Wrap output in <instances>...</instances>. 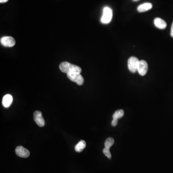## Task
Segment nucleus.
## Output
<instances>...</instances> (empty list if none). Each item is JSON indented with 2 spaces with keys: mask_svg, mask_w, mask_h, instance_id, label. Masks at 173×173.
Wrapping results in <instances>:
<instances>
[{
  "mask_svg": "<svg viewBox=\"0 0 173 173\" xmlns=\"http://www.w3.org/2000/svg\"><path fill=\"white\" fill-rule=\"evenodd\" d=\"M59 68L62 72L66 74L70 72H77L80 73L82 71L80 67L67 62L61 63L59 65Z\"/></svg>",
  "mask_w": 173,
  "mask_h": 173,
  "instance_id": "1",
  "label": "nucleus"
},
{
  "mask_svg": "<svg viewBox=\"0 0 173 173\" xmlns=\"http://www.w3.org/2000/svg\"><path fill=\"white\" fill-rule=\"evenodd\" d=\"M67 77L71 81L76 82L77 85L81 86L84 83V78L80 73L77 72H70L67 74Z\"/></svg>",
  "mask_w": 173,
  "mask_h": 173,
  "instance_id": "2",
  "label": "nucleus"
},
{
  "mask_svg": "<svg viewBox=\"0 0 173 173\" xmlns=\"http://www.w3.org/2000/svg\"><path fill=\"white\" fill-rule=\"evenodd\" d=\"M112 17V9L108 7L104 8L103 14L101 21L103 24H108L111 21Z\"/></svg>",
  "mask_w": 173,
  "mask_h": 173,
  "instance_id": "3",
  "label": "nucleus"
},
{
  "mask_svg": "<svg viewBox=\"0 0 173 173\" xmlns=\"http://www.w3.org/2000/svg\"><path fill=\"white\" fill-rule=\"evenodd\" d=\"M139 61L137 57L132 56L128 60V67L132 73H135L138 70Z\"/></svg>",
  "mask_w": 173,
  "mask_h": 173,
  "instance_id": "4",
  "label": "nucleus"
},
{
  "mask_svg": "<svg viewBox=\"0 0 173 173\" xmlns=\"http://www.w3.org/2000/svg\"><path fill=\"white\" fill-rule=\"evenodd\" d=\"M34 120L36 123L40 127H43L45 125V121L42 116V113L41 111H36L33 114Z\"/></svg>",
  "mask_w": 173,
  "mask_h": 173,
  "instance_id": "5",
  "label": "nucleus"
},
{
  "mask_svg": "<svg viewBox=\"0 0 173 173\" xmlns=\"http://www.w3.org/2000/svg\"><path fill=\"white\" fill-rule=\"evenodd\" d=\"M15 153L18 156L22 158H28L30 155L29 150L21 146L17 147L15 149Z\"/></svg>",
  "mask_w": 173,
  "mask_h": 173,
  "instance_id": "6",
  "label": "nucleus"
},
{
  "mask_svg": "<svg viewBox=\"0 0 173 173\" xmlns=\"http://www.w3.org/2000/svg\"><path fill=\"white\" fill-rule=\"evenodd\" d=\"M1 43L5 47H12L15 45V41L13 37L7 36L1 39Z\"/></svg>",
  "mask_w": 173,
  "mask_h": 173,
  "instance_id": "7",
  "label": "nucleus"
},
{
  "mask_svg": "<svg viewBox=\"0 0 173 173\" xmlns=\"http://www.w3.org/2000/svg\"><path fill=\"white\" fill-rule=\"evenodd\" d=\"M148 70V64L144 60L139 61L137 71L139 75L144 76L146 74Z\"/></svg>",
  "mask_w": 173,
  "mask_h": 173,
  "instance_id": "8",
  "label": "nucleus"
},
{
  "mask_svg": "<svg viewBox=\"0 0 173 173\" xmlns=\"http://www.w3.org/2000/svg\"><path fill=\"white\" fill-rule=\"evenodd\" d=\"M154 24L156 27L159 29H165L166 28V22L160 18H155L154 20Z\"/></svg>",
  "mask_w": 173,
  "mask_h": 173,
  "instance_id": "9",
  "label": "nucleus"
},
{
  "mask_svg": "<svg viewBox=\"0 0 173 173\" xmlns=\"http://www.w3.org/2000/svg\"><path fill=\"white\" fill-rule=\"evenodd\" d=\"M13 102V97L10 94L4 95L2 100V104L5 108L9 107Z\"/></svg>",
  "mask_w": 173,
  "mask_h": 173,
  "instance_id": "10",
  "label": "nucleus"
},
{
  "mask_svg": "<svg viewBox=\"0 0 173 173\" xmlns=\"http://www.w3.org/2000/svg\"><path fill=\"white\" fill-rule=\"evenodd\" d=\"M153 7V4L151 3H146L142 4L138 7L137 10L139 12L142 13L147 11H149L152 9Z\"/></svg>",
  "mask_w": 173,
  "mask_h": 173,
  "instance_id": "11",
  "label": "nucleus"
},
{
  "mask_svg": "<svg viewBox=\"0 0 173 173\" xmlns=\"http://www.w3.org/2000/svg\"><path fill=\"white\" fill-rule=\"evenodd\" d=\"M86 143L85 140H81L75 147V150L76 152L80 153L86 148Z\"/></svg>",
  "mask_w": 173,
  "mask_h": 173,
  "instance_id": "12",
  "label": "nucleus"
},
{
  "mask_svg": "<svg viewBox=\"0 0 173 173\" xmlns=\"http://www.w3.org/2000/svg\"><path fill=\"white\" fill-rule=\"evenodd\" d=\"M124 115V112L123 110H119L116 111L114 115H112V118L113 119H120L121 118H122L123 116Z\"/></svg>",
  "mask_w": 173,
  "mask_h": 173,
  "instance_id": "13",
  "label": "nucleus"
},
{
  "mask_svg": "<svg viewBox=\"0 0 173 173\" xmlns=\"http://www.w3.org/2000/svg\"><path fill=\"white\" fill-rule=\"evenodd\" d=\"M115 143V140L112 138H108L107 139L105 140L104 143V146L105 148H109L110 149Z\"/></svg>",
  "mask_w": 173,
  "mask_h": 173,
  "instance_id": "14",
  "label": "nucleus"
},
{
  "mask_svg": "<svg viewBox=\"0 0 173 173\" xmlns=\"http://www.w3.org/2000/svg\"><path fill=\"white\" fill-rule=\"evenodd\" d=\"M103 153H104V155L106 156L109 159H111L112 155L111 154V153L110 152V149L109 148H104L103 150H102Z\"/></svg>",
  "mask_w": 173,
  "mask_h": 173,
  "instance_id": "15",
  "label": "nucleus"
},
{
  "mask_svg": "<svg viewBox=\"0 0 173 173\" xmlns=\"http://www.w3.org/2000/svg\"><path fill=\"white\" fill-rule=\"evenodd\" d=\"M118 120H116V119H113L112 121V126H116L118 124Z\"/></svg>",
  "mask_w": 173,
  "mask_h": 173,
  "instance_id": "16",
  "label": "nucleus"
},
{
  "mask_svg": "<svg viewBox=\"0 0 173 173\" xmlns=\"http://www.w3.org/2000/svg\"><path fill=\"white\" fill-rule=\"evenodd\" d=\"M171 36L173 38V23H172V26H171Z\"/></svg>",
  "mask_w": 173,
  "mask_h": 173,
  "instance_id": "17",
  "label": "nucleus"
},
{
  "mask_svg": "<svg viewBox=\"0 0 173 173\" xmlns=\"http://www.w3.org/2000/svg\"><path fill=\"white\" fill-rule=\"evenodd\" d=\"M8 1V0H0V3L1 4V3H6Z\"/></svg>",
  "mask_w": 173,
  "mask_h": 173,
  "instance_id": "18",
  "label": "nucleus"
},
{
  "mask_svg": "<svg viewBox=\"0 0 173 173\" xmlns=\"http://www.w3.org/2000/svg\"><path fill=\"white\" fill-rule=\"evenodd\" d=\"M134 1H138V0H133Z\"/></svg>",
  "mask_w": 173,
  "mask_h": 173,
  "instance_id": "19",
  "label": "nucleus"
}]
</instances>
